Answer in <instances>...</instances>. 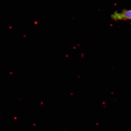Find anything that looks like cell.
Listing matches in <instances>:
<instances>
[{
  "label": "cell",
  "mask_w": 131,
  "mask_h": 131,
  "mask_svg": "<svg viewBox=\"0 0 131 131\" xmlns=\"http://www.w3.org/2000/svg\"><path fill=\"white\" fill-rule=\"evenodd\" d=\"M111 18L114 20H131V9L115 12L111 15Z\"/></svg>",
  "instance_id": "6da1fadb"
}]
</instances>
